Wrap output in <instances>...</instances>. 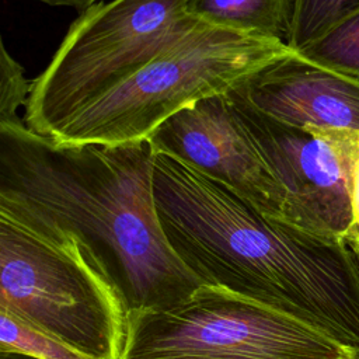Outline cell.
<instances>
[{
    "mask_svg": "<svg viewBox=\"0 0 359 359\" xmlns=\"http://www.w3.org/2000/svg\"><path fill=\"white\" fill-rule=\"evenodd\" d=\"M154 157L149 139L62 144L29 130L24 119L0 122V213L76 236L129 311L170 307L203 282L161 227Z\"/></svg>",
    "mask_w": 359,
    "mask_h": 359,
    "instance_id": "cell-1",
    "label": "cell"
},
{
    "mask_svg": "<svg viewBox=\"0 0 359 359\" xmlns=\"http://www.w3.org/2000/svg\"><path fill=\"white\" fill-rule=\"evenodd\" d=\"M164 234L208 285L265 304L359 352V258L344 240L271 219L227 187L156 153Z\"/></svg>",
    "mask_w": 359,
    "mask_h": 359,
    "instance_id": "cell-2",
    "label": "cell"
},
{
    "mask_svg": "<svg viewBox=\"0 0 359 359\" xmlns=\"http://www.w3.org/2000/svg\"><path fill=\"white\" fill-rule=\"evenodd\" d=\"M287 43L198 21L150 62L77 111L50 137L62 144H122L149 139L168 118L227 94Z\"/></svg>",
    "mask_w": 359,
    "mask_h": 359,
    "instance_id": "cell-3",
    "label": "cell"
},
{
    "mask_svg": "<svg viewBox=\"0 0 359 359\" xmlns=\"http://www.w3.org/2000/svg\"><path fill=\"white\" fill-rule=\"evenodd\" d=\"M0 311L90 359H122L128 307L73 234L0 213Z\"/></svg>",
    "mask_w": 359,
    "mask_h": 359,
    "instance_id": "cell-4",
    "label": "cell"
},
{
    "mask_svg": "<svg viewBox=\"0 0 359 359\" xmlns=\"http://www.w3.org/2000/svg\"><path fill=\"white\" fill-rule=\"evenodd\" d=\"M191 0H107L72 22L50 62L32 80L25 126L45 137L77 111L156 57L199 20Z\"/></svg>",
    "mask_w": 359,
    "mask_h": 359,
    "instance_id": "cell-5",
    "label": "cell"
},
{
    "mask_svg": "<svg viewBox=\"0 0 359 359\" xmlns=\"http://www.w3.org/2000/svg\"><path fill=\"white\" fill-rule=\"evenodd\" d=\"M353 352L304 323L203 283L170 307L128 311L122 359H339Z\"/></svg>",
    "mask_w": 359,
    "mask_h": 359,
    "instance_id": "cell-6",
    "label": "cell"
},
{
    "mask_svg": "<svg viewBox=\"0 0 359 359\" xmlns=\"http://www.w3.org/2000/svg\"><path fill=\"white\" fill-rule=\"evenodd\" d=\"M227 97L285 191L289 223L342 240L353 223L349 177L358 132L292 126Z\"/></svg>",
    "mask_w": 359,
    "mask_h": 359,
    "instance_id": "cell-7",
    "label": "cell"
},
{
    "mask_svg": "<svg viewBox=\"0 0 359 359\" xmlns=\"http://www.w3.org/2000/svg\"><path fill=\"white\" fill-rule=\"evenodd\" d=\"M168 154L231 189L262 215L289 223L286 195L227 94L198 101L149 137Z\"/></svg>",
    "mask_w": 359,
    "mask_h": 359,
    "instance_id": "cell-8",
    "label": "cell"
},
{
    "mask_svg": "<svg viewBox=\"0 0 359 359\" xmlns=\"http://www.w3.org/2000/svg\"><path fill=\"white\" fill-rule=\"evenodd\" d=\"M230 93L292 126L359 132V83L297 52L252 73Z\"/></svg>",
    "mask_w": 359,
    "mask_h": 359,
    "instance_id": "cell-9",
    "label": "cell"
},
{
    "mask_svg": "<svg viewBox=\"0 0 359 359\" xmlns=\"http://www.w3.org/2000/svg\"><path fill=\"white\" fill-rule=\"evenodd\" d=\"M293 0H191L188 14L219 28L261 35L286 43Z\"/></svg>",
    "mask_w": 359,
    "mask_h": 359,
    "instance_id": "cell-10",
    "label": "cell"
},
{
    "mask_svg": "<svg viewBox=\"0 0 359 359\" xmlns=\"http://www.w3.org/2000/svg\"><path fill=\"white\" fill-rule=\"evenodd\" d=\"M358 13L359 0H293L286 43L299 52Z\"/></svg>",
    "mask_w": 359,
    "mask_h": 359,
    "instance_id": "cell-11",
    "label": "cell"
},
{
    "mask_svg": "<svg viewBox=\"0 0 359 359\" xmlns=\"http://www.w3.org/2000/svg\"><path fill=\"white\" fill-rule=\"evenodd\" d=\"M297 53L359 83V13Z\"/></svg>",
    "mask_w": 359,
    "mask_h": 359,
    "instance_id": "cell-12",
    "label": "cell"
},
{
    "mask_svg": "<svg viewBox=\"0 0 359 359\" xmlns=\"http://www.w3.org/2000/svg\"><path fill=\"white\" fill-rule=\"evenodd\" d=\"M0 351L20 352L38 359H90L63 342L1 311Z\"/></svg>",
    "mask_w": 359,
    "mask_h": 359,
    "instance_id": "cell-13",
    "label": "cell"
},
{
    "mask_svg": "<svg viewBox=\"0 0 359 359\" xmlns=\"http://www.w3.org/2000/svg\"><path fill=\"white\" fill-rule=\"evenodd\" d=\"M32 80L24 74V67L8 53L0 41V122L21 119L18 108L25 105L31 93Z\"/></svg>",
    "mask_w": 359,
    "mask_h": 359,
    "instance_id": "cell-14",
    "label": "cell"
},
{
    "mask_svg": "<svg viewBox=\"0 0 359 359\" xmlns=\"http://www.w3.org/2000/svg\"><path fill=\"white\" fill-rule=\"evenodd\" d=\"M351 203H352V213L353 222L359 220V132L356 135V146L353 151L352 165H351Z\"/></svg>",
    "mask_w": 359,
    "mask_h": 359,
    "instance_id": "cell-15",
    "label": "cell"
},
{
    "mask_svg": "<svg viewBox=\"0 0 359 359\" xmlns=\"http://www.w3.org/2000/svg\"><path fill=\"white\" fill-rule=\"evenodd\" d=\"M34 1L45 3V4L53 6V7H70V8L80 10L83 13L87 8H90L91 6H94L100 1H104V0H34Z\"/></svg>",
    "mask_w": 359,
    "mask_h": 359,
    "instance_id": "cell-16",
    "label": "cell"
},
{
    "mask_svg": "<svg viewBox=\"0 0 359 359\" xmlns=\"http://www.w3.org/2000/svg\"><path fill=\"white\" fill-rule=\"evenodd\" d=\"M342 240L359 257V220L351 224Z\"/></svg>",
    "mask_w": 359,
    "mask_h": 359,
    "instance_id": "cell-17",
    "label": "cell"
},
{
    "mask_svg": "<svg viewBox=\"0 0 359 359\" xmlns=\"http://www.w3.org/2000/svg\"><path fill=\"white\" fill-rule=\"evenodd\" d=\"M0 359H38L31 355L20 353V352H8V351H0Z\"/></svg>",
    "mask_w": 359,
    "mask_h": 359,
    "instance_id": "cell-18",
    "label": "cell"
},
{
    "mask_svg": "<svg viewBox=\"0 0 359 359\" xmlns=\"http://www.w3.org/2000/svg\"><path fill=\"white\" fill-rule=\"evenodd\" d=\"M339 359H359V352L348 355V356H344V358H339Z\"/></svg>",
    "mask_w": 359,
    "mask_h": 359,
    "instance_id": "cell-19",
    "label": "cell"
},
{
    "mask_svg": "<svg viewBox=\"0 0 359 359\" xmlns=\"http://www.w3.org/2000/svg\"><path fill=\"white\" fill-rule=\"evenodd\" d=\"M358 258H359V257H358Z\"/></svg>",
    "mask_w": 359,
    "mask_h": 359,
    "instance_id": "cell-20",
    "label": "cell"
}]
</instances>
